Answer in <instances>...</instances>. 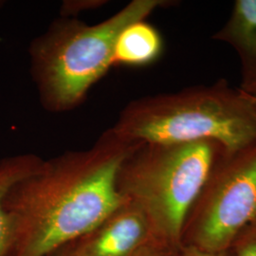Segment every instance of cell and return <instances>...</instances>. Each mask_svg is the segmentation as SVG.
<instances>
[{
    "label": "cell",
    "instance_id": "6da1fadb",
    "mask_svg": "<svg viewBox=\"0 0 256 256\" xmlns=\"http://www.w3.org/2000/svg\"><path fill=\"white\" fill-rule=\"evenodd\" d=\"M140 144L110 129L88 149L43 160L5 198L12 230L9 256H50L128 202L117 178Z\"/></svg>",
    "mask_w": 256,
    "mask_h": 256
},
{
    "label": "cell",
    "instance_id": "7a4b0ae2",
    "mask_svg": "<svg viewBox=\"0 0 256 256\" xmlns=\"http://www.w3.org/2000/svg\"><path fill=\"white\" fill-rule=\"evenodd\" d=\"M110 129L131 142L216 140L232 153L256 142V110L246 92L220 80L133 101Z\"/></svg>",
    "mask_w": 256,
    "mask_h": 256
},
{
    "label": "cell",
    "instance_id": "3957f363",
    "mask_svg": "<svg viewBox=\"0 0 256 256\" xmlns=\"http://www.w3.org/2000/svg\"><path fill=\"white\" fill-rule=\"evenodd\" d=\"M229 153L216 140L140 144L120 169L118 189L146 214L156 238L182 247L183 228L194 204Z\"/></svg>",
    "mask_w": 256,
    "mask_h": 256
},
{
    "label": "cell",
    "instance_id": "277c9868",
    "mask_svg": "<svg viewBox=\"0 0 256 256\" xmlns=\"http://www.w3.org/2000/svg\"><path fill=\"white\" fill-rule=\"evenodd\" d=\"M164 0H133L114 16L96 25L76 20L56 22L30 48L32 68L41 101L48 110H72L114 64L120 32L144 20Z\"/></svg>",
    "mask_w": 256,
    "mask_h": 256
},
{
    "label": "cell",
    "instance_id": "5b68a950",
    "mask_svg": "<svg viewBox=\"0 0 256 256\" xmlns=\"http://www.w3.org/2000/svg\"><path fill=\"white\" fill-rule=\"evenodd\" d=\"M254 222L256 142L216 165L186 220L182 243L207 252H227Z\"/></svg>",
    "mask_w": 256,
    "mask_h": 256
},
{
    "label": "cell",
    "instance_id": "8992f818",
    "mask_svg": "<svg viewBox=\"0 0 256 256\" xmlns=\"http://www.w3.org/2000/svg\"><path fill=\"white\" fill-rule=\"evenodd\" d=\"M154 236L146 214L128 202L59 250L72 256H133Z\"/></svg>",
    "mask_w": 256,
    "mask_h": 256
},
{
    "label": "cell",
    "instance_id": "52a82bcc",
    "mask_svg": "<svg viewBox=\"0 0 256 256\" xmlns=\"http://www.w3.org/2000/svg\"><path fill=\"white\" fill-rule=\"evenodd\" d=\"M212 38L229 44L236 52L241 88L256 79V0H236L228 21Z\"/></svg>",
    "mask_w": 256,
    "mask_h": 256
},
{
    "label": "cell",
    "instance_id": "ba28073f",
    "mask_svg": "<svg viewBox=\"0 0 256 256\" xmlns=\"http://www.w3.org/2000/svg\"><path fill=\"white\" fill-rule=\"evenodd\" d=\"M164 40L158 30L144 20L124 28L117 38L114 62L142 66L152 64L162 55Z\"/></svg>",
    "mask_w": 256,
    "mask_h": 256
},
{
    "label": "cell",
    "instance_id": "9c48e42d",
    "mask_svg": "<svg viewBox=\"0 0 256 256\" xmlns=\"http://www.w3.org/2000/svg\"><path fill=\"white\" fill-rule=\"evenodd\" d=\"M43 160L32 154L10 156L0 162V256H9L12 230L9 214L5 209V198L10 189L32 174Z\"/></svg>",
    "mask_w": 256,
    "mask_h": 256
},
{
    "label": "cell",
    "instance_id": "30bf717a",
    "mask_svg": "<svg viewBox=\"0 0 256 256\" xmlns=\"http://www.w3.org/2000/svg\"><path fill=\"white\" fill-rule=\"evenodd\" d=\"M182 246H176L154 236L133 256H182Z\"/></svg>",
    "mask_w": 256,
    "mask_h": 256
},
{
    "label": "cell",
    "instance_id": "8fae6325",
    "mask_svg": "<svg viewBox=\"0 0 256 256\" xmlns=\"http://www.w3.org/2000/svg\"><path fill=\"white\" fill-rule=\"evenodd\" d=\"M230 252L232 256H256V222L239 234Z\"/></svg>",
    "mask_w": 256,
    "mask_h": 256
},
{
    "label": "cell",
    "instance_id": "7c38bea8",
    "mask_svg": "<svg viewBox=\"0 0 256 256\" xmlns=\"http://www.w3.org/2000/svg\"><path fill=\"white\" fill-rule=\"evenodd\" d=\"M182 256H232L230 250L223 252H207L191 246H182Z\"/></svg>",
    "mask_w": 256,
    "mask_h": 256
},
{
    "label": "cell",
    "instance_id": "4fadbf2b",
    "mask_svg": "<svg viewBox=\"0 0 256 256\" xmlns=\"http://www.w3.org/2000/svg\"><path fill=\"white\" fill-rule=\"evenodd\" d=\"M240 88L250 94H256V79H254L252 82H250L247 86H242Z\"/></svg>",
    "mask_w": 256,
    "mask_h": 256
},
{
    "label": "cell",
    "instance_id": "5bb4252c",
    "mask_svg": "<svg viewBox=\"0 0 256 256\" xmlns=\"http://www.w3.org/2000/svg\"><path fill=\"white\" fill-rule=\"evenodd\" d=\"M244 92V90H243ZM247 93V92H246ZM248 97V99H250V101L252 102V106H254V108L256 110V94H250V93H247Z\"/></svg>",
    "mask_w": 256,
    "mask_h": 256
},
{
    "label": "cell",
    "instance_id": "9a60e30c",
    "mask_svg": "<svg viewBox=\"0 0 256 256\" xmlns=\"http://www.w3.org/2000/svg\"><path fill=\"white\" fill-rule=\"evenodd\" d=\"M70 256V254H66V252H64L63 250H57L56 252L54 254H50V256Z\"/></svg>",
    "mask_w": 256,
    "mask_h": 256
}]
</instances>
